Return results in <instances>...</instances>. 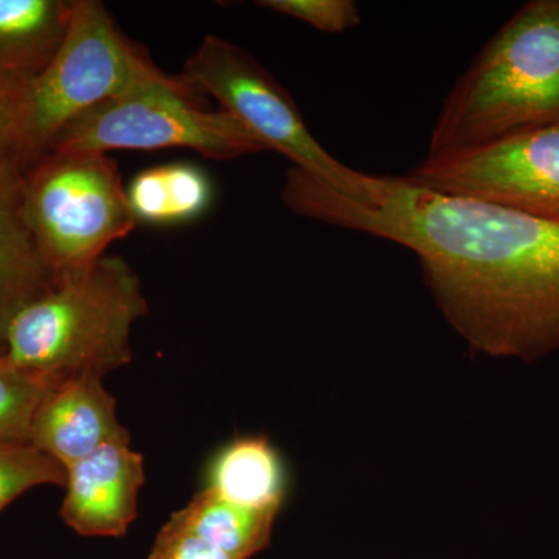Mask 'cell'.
Returning <instances> with one entry per match:
<instances>
[{
	"label": "cell",
	"instance_id": "14",
	"mask_svg": "<svg viewBox=\"0 0 559 559\" xmlns=\"http://www.w3.org/2000/svg\"><path fill=\"white\" fill-rule=\"evenodd\" d=\"M212 198L207 175L190 164L162 165L139 173L128 189L138 223H186L201 216Z\"/></svg>",
	"mask_w": 559,
	"mask_h": 559
},
{
	"label": "cell",
	"instance_id": "3",
	"mask_svg": "<svg viewBox=\"0 0 559 559\" xmlns=\"http://www.w3.org/2000/svg\"><path fill=\"white\" fill-rule=\"evenodd\" d=\"M148 312L138 272L120 257L105 255L22 308L7 330L2 355L51 382L105 378L134 359L131 330Z\"/></svg>",
	"mask_w": 559,
	"mask_h": 559
},
{
	"label": "cell",
	"instance_id": "12",
	"mask_svg": "<svg viewBox=\"0 0 559 559\" xmlns=\"http://www.w3.org/2000/svg\"><path fill=\"white\" fill-rule=\"evenodd\" d=\"M73 3L0 0V92L14 98L49 66L68 33Z\"/></svg>",
	"mask_w": 559,
	"mask_h": 559
},
{
	"label": "cell",
	"instance_id": "13",
	"mask_svg": "<svg viewBox=\"0 0 559 559\" xmlns=\"http://www.w3.org/2000/svg\"><path fill=\"white\" fill-rule=\"evenodd\" d=\"M207 488L235 506L278 514L288 495L285 462L264 437H241L213 457Z\"/></svg>",
	"mask_w": 559,
	"mask_h": 559
},
{
	"label": "cell",
	"instance_id": "2",
	"mask_svg": "<svg viewBox=\"0 0 559 559\" xmlns=\"http://www.w3.org/2000/svg\"><path fill=\"white\" fill-rule=\"evenodd\" d=\"M559 124V0L522 5L455 81L428 156Z\"/></svg>",
	"mask_w": 559,
	"mask_h": 559
},
{
	"label": "cell",
	"instance_id": "8",
	"mask_svg": "<svg viewBox=\"0 0 559 559\" xmlns=\"http://www.w3.org/2000/svg\"><path fill=\"white\" fill-rule=\"evenodd\" d=\"M407 176L437 193L559 223V124L426 156Z\"/></svg>",
	"mask_w": 559,
	"mask_h": 559
},
{
	"label": "cell",
	"instance_id": "15",
	"mask_svg": "<svg viewBox=\"0 0 559 559\" xmlns=\"http://www.w3.org/2000/svg\"><path fill=\"white\" fill-rule=\"evenodd\" d=\"M176 514L191 532L235 559H250L266 549L278 516L235 506L207 487Z\"/></svg>",
	"mask_w": 559,
	"mask_h": 559
},
{
	"label": "cell",
	"instance_id": "9",
	"mask_svg": "<svg viewBox=\"0 0 559 559\" xmlns=\"http://www.w3.org/2000/svg\"><path fill=\"white\" fill-rule=\"evenodd\" d=\"M60 516L86 538H121L138 518L145 462L131 450V437L103 444L66 468Z\"/></svg>",
	"mask_w": 559,
	"mask_h": 559
},
{
	"label": "cell",
	"instance_id": "19",
	"mask_svg": "<svg viewBox=\"0 0 559 559\" xmlns=\"http://www.w3.org/2000/svg\"><path fill=\"white\" fill-rule=\"evenodd\" d=\"M146 559H235L191 532L178 514L157 533Z\"/></svg>",
	"mask_w": 559,
	"mask_h": 559
},
{
	"label": "cell",
	"instance_id": "18",
	"mask_svg": "<svg viewBox=\"0 0 559 559\" xmlns=\"http://www.w3.org/2000/svg\"><path fill=\"white\" fill-rule=\"evenodd\" d=\"M257 5L333 35L360 24L358 5L352 0H261Z\"/></svg>",
	"mask_w": 559,
	"mask_h": 559
},
{
	"label": "cell",
	"instance_id": "4",
	"mask_svg": "<svg viewBox=\"0 0 559 559\" xmlns=\"http://www.w3.org/2000/svg\"><path fill=\"white\" fill-rule=\"evenodd\" d=\"M179 81L162 72L123 35L97 0H75L53 60L14 95L16 157L25 171L43 159L66 127L102 103Z\"/></svg>",
	"mask_w": 559,
	"mask_h": 559
},
{
	"label": "cell",
	"instance_id": "6",
	"mask_svg": "<svg viewBox=\"0 0 559 559\" xmlns=\"http://www.w3.org/2000/svg\"><path fill=\"white\" fill-rule=\"evenodd\" d=\"M179 76L198 94L218 102L264 148L288 157L297 170L340 193L355 194L362 186L366 173L353 170L323 148L289 92L237 44L205 36Z\"/></svg>",
	"mask_w": 559,
	"mask_h": 559
},
{
	"label": "cell",
	"instance_id": "11",
	"mask_svg": "<svg viewBox=\"0 0 559 559\" xmlns=\"http://www.w3.org/2000/svg\"><path fill=\"white\" fill-rule=\"evenodd\" d=\"M25 171L13 154H0V355L14 316L53 288L25 209Z\"/></svg>",
	"mask_w": 559,
	"mask_h": 559
},
{
	"label": "cell",
	"instance_id": "7",
	"mask_svg": "<svg viewBox=\"0 0 559 559\" xmlns=\"http://www.w3.org/2000/svg\"><path fill=\"white\" fill-rule=\"evenodd\" d=\"M165 148L193 150L218 160L267 151L229 112L205 109L202 95L180 76L170 86L146 87L86 110L70 121L50 151Z\"/></svg>",
	"mask_w": 559,
	"mask_h": 559
},
{
	"label": "cell",
	"instance_id": "10",
	"mask_svg": "<svg viewBox=\"0 0 559 559\" xmlns=\"http://www.w3.org/2000/svg\"><path fill=\"white\" fill-rule=\"evenodd\" d=\"M130 437L117 417V403L95 374H80L49 390L33 418L36 450L68 468L109 441Z\"/></svg>",
	"mask_w": 559,
	"mask_h": 559
},
{
	"label": "cell",
	"instance_id": "16",
	"mask_svg": "<svg viewBox=\"0 0 559 559\" xmlns=\"http://www.w3.org/2000/svg\"><path fill=\"white\" fill-rule=\"evenodd\" d=\"M55 384L17 369L0 355V441L28 443L36 411Z\"/></svg>",
	"mask_w": 559,
	"mask_h": 559
},
{
	"label": "cell",
	"instance_id": "17",
	"mask_svg": "<svg viewBox=\"0 0 559 559\" xmlns=\"http://www.w3.org/2000/svg\"><path fill=\"white\" fill-rule=\"evenodd\" d=\"M66 468L32 443L0 441V511L43 485H66Z\"/></svg>",
	"mask_w": 559,
	"mask_h": 559
},
{
	"label": "cell",
	"instance_id": "5",
	"mask_svg": "<svg viewBox=\"0 0 559 559\" xmlns=\"http://www.w3.org/2000/svg\"><path fill=\"white\" fill-rule=\"evenodd\" d=\"M25 209L57 282L90 271L138 226L117 162L103 153H47L25 173Z\"/></svg>",
	"mask_w": 559,
	"mask_h": 559
},
{
	"label": "cell",
	"instance_id": "20",
	"mask_svg": "<svg viewBox=\"0 0 559 559\" xmlns=\"http://www.w3.org/2000/svg\"><path fill=\"white\" fill-rule=\"evenodd\" d=\"M17 123L13 98L0 92V154L16 156Z\"/></svg>",
	"mask_w": 559,
	"mask_h": 559
},
{
	"label": "cell",
	"instance_id": "1",
	"mask_svg": "<svg viewBox=\"0 0 559 559\" xmlns=\"http://www.w3.org/2000/svg\"><path fill=\"white\" fill-rule=\"evenodd\" d=\"M296 215L415 253L437 307L476 353L536 362L559 352V223L366 175L344 194L290 168Z\"/></svg>",
	"mask_w": 559,
	"mask_h": 559
}]
</instances>
